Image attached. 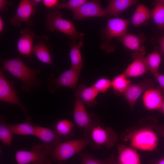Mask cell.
Here are the masks:
<instances>
[{
  "label": "cell",
  "mask_w": 164,
  "mask_h": 164,
  "mask_svg": "<svg viewBox=\"0 0 164 164\" xmlns=\"http://www.w3.org/2000/svg\"><path fill=\"white\" fill-rule=\"evenodd\" d=\"M90 145L89 139L86 137L62 142L51 152L50 157L53 163L62 164L85 148Z\"/></svg>",
  "instance_id": "cell-5"
},
{
  "label": "cell",
  "mask_w": 164,
  "mask_h": 164,
  "mask_svg": "<svg viewBox=\"0 0 164 164\" xmlns=\"http://www.w3.org/2000/svg\"><path fill=\"white\" fill-rule=\"evenodd\" d=\"M116 39L127 50L132 51V55H145V47L143 43L146 38L143 33L134 34L127 32Z\"/></svg>",
  "instance_id": "cell-12"
},
{
  "label": "cell",
  "mask_w": 164,
  "mask_h": 164,
  "mask_svg": "<svg viewBox=\"0 0 164 164\" xmlns=\"http://www.w3.org/2000/svg\"><path fill=\"white\" fill-rule=\"evenodd\" d=\"M139 124L140 125L152 129L164 138V125L159 123L156 118L148 116L141 119Z\"/></svg>",
  "instance_id": "cell-32"
},
{
  "label": "cell",
  "mask_w": 164,
  "mask_h": 164,
  "mask_svg": "<svg viewBox=\"0 0 164 164\" xmlns=\"http://www.w3.org/2000/svg\"><path fill=\"white\" fill-rule=\"evenodd\" d=\"M4 28V23L1 16H0V33H1Z\"/></svg>",
  "instance_id": "cell-39"
},
{
  "label": "cell",
  "mask_w": 164,
  "mask_h": 164,
  "mask_svg": "<svg viewBox=\"0 0 164 164\" xmlns=\"http://www.w3.org/2000/svg\"><path fill=\"white\" fill-rule=\"evenodd\" d=\"M92 86L99 93H104L111 87V81L107 78L101 77L97 79Z\"/></svg>",
  "instance_id": "cell-34"
},
{
  "label": "cell",
  "mask_w": 164,
  "mask_h": 164,
  "mask_svg": "<svg viewBox=\"0 0 164 164\" xmlns=\"http://www.w3.org/2000/svg\"><path fill=\"white\" fill-rule=\"evenodd\" d=\"M52 150L43 143H37L29 150L16 151L15 158L17 164H51L50 155Z\"/></svg>",
  "instance_id": "cell-6"
},
{
  "label": "cell",
  "mask_w": 164,
  "mask_h": 164,
  "mask_svg": "<svg viewBox=\"0 0 164 164\" xmlns=\"http://www.w3.org/2000/svg\"><path fill=\"white\" fill-rule=\"evenodd\" d=\"M154 164H164V157H162L158 161L155 162Z\"/></svg>",
  "instance_id": "cell-42"
},
{
  "label": "cell",
  "mask_w": 164,
  "mask_h": 164,
  "mask_svg": "<svg viewBox=\"0 0 164 164\" xmlns=\"http://www.w3.org/2000/svg\"><path fill=\"white\" fill-rule=\"evenodd\" d=\"M157 42L160 46V50L162 53L164 54V35L159 36Z\"/></svg>",
  "instance_id": "cell-38"
},
{
  "label": "cell",
  "mask_w": 164,
  "mask_h": 164,
  "mask_svg": "<svg viewBox=\"0 0 164 164\" xmlns=\"http://www.w3.org/2000/svg\"><path fill=\"white\" fill-rule=\"evenodd\" d=\"M87 0H69L59 3L53 10L67 9L71 11L75 9L85 3Z\"/></svg>",
  "instance_id": "cell-33"
},
{
  "label": "cell",
  "mask_w": 164,
  "mask_h": 164,
  "mask_svg": "<svg viewBox=\"0 0 164 164\" xmlns=\"http://www.w3.org/2000/svg\"><path fill=\"white\" fill-rule=\"evenodd\" d=\"M111 81V87L118 95L123 94L131 84L123 73L114 77Z\"/></svg>",
  "instance_id": "cell-29"
},
{
  "label": "cell",
  "mask_w": 164,
  "mask_h": 164,
  "mask_svg": "<svg viewBox=\"0 0 164 164\" xmlns=\"http://www.w3.org/2000/svg\"><path fill=\"white\" fill-rule=\"evenodd\" d=\"M46 29L50 32L57 30L67 35L73 41L83 40L84 34L78 32L73 23L65 19L58 10L51 9L45 16Z\"/></svg>",
  "instance_id": "cell-3"
},
{
  "label": "cell",
  "mask_w": 164,
  "mask_h": 164,
  "mask_svg": "<svg viewBox=\"0 0 164 164\" xmlns=\"http://www.w3.org/2000/svg\"><path fill=\"white\" fill-rule=\"evenodd\" d=\"M42 2L46 7L53 9L59 3V1L58 0H43Z\"/></svg>",
  "instance_id": "cell-35"
},
{
  "label": "cell",
  "mask_w": 164,
  "mask_h": 164,
  "mask_svg": "<svg viewBox=\"0 0 164 164\" xmlns=\"http://www.w3.org/2000/svg\"><path fill=\"white\" fill-rule=\"evenodd\" d=\"M117 159L113 164H142L137 150L124 145H118Z\"/></svg>",
  "instance_id": "cell-17"
},
{
  "label": "cell",
  "mask_w": 164,
  "mask_h": 164,
  "mask_svg": "<svg viewBox=\"0 0 164 164\" xmlns=\"http://www.w3.org/2000/svg\"><path fill=\"white\" fill-rule=\"evenodd\" d=\"M151 19V10L142 5H137L131 19V22L135 27H140L147 23Z\"/></svg>",
  "instance_id": "cell-21"
},
{
  "label": "cell",
  "mask_w": 164,
  "mask_h": 164,
  "mask_svg": "<svg viewBox=\"0 0 164 164\" xmlns=\"http://www.w3.org/2000/svg\"><path fill=\"white\" fill-rule=\"evenodd\" d=\"M153 5L151 19L159 29L164 31V0H155Z\"/></svg>",
  "instance_id": "cell-25"
},
{
  "label": "cell",
  "mask_w": 164,
  "mask_h": 164,
  "mask_svg": "<svg viewBox=\"0 0 164 164\" xmlns=\"http://www.w3.org/2000/svg\"><path fill=\"white\" fill-rule=\"evenodd\" d=\"M83 46V40L73 41L70 45L69 55L71 67L78 70H81L83 67L82 56L80 49Z\"/></svg>",
  "instance_id": "cell-23"
},
{
  "label": "cell",
  "mask_w": 164,
  "mask_h": 164,
  "mask_svg": "<svg viewBox=\"0 0 164 164\" xmlns=\"http://www.w3.org/2000/svg\"><path fill=\"white\" fill-rule=\"evenodd\" d=\"M99 93L92 86L88 87L81 84L76 90L75 94L84 104L91 108L96 104L95 99Z\"/></svg>",
  "instance_id": "cell-20"
},
{
  "label": "cell",
  "mask_w": 164,
  "mask_h": 164,
  "mask_svg": "<svg viewBox=\"0 0 164 164\" xmlns=\"http://www.w3.org/2000/svg\"><path fill=\"white\" fill-rule=\"evenodd\" d=\"M9 82L0 70V100L19 107L25 113L28 111L21 103L13 88V83Z\"/></svg>",
  "instance_id": "cell-13"
},
{
  "label": "cell",
  "mask_w": 164,
  "mask_h": 164,
  "mask_svg": "<svg viewBox=\"0 0 164 164\" xmlns=\"http://www.w3.org/2000/svg\"><path fill=\"white\" fill-rule=\"evenodd\" d=\"M84 136L87 137L93 149L105 146L108 149L112 148L118 142L116 132L111 128H104L100 124L96 125L89 130L84 132Z\"/></svg>",
  "instance_id": "cell-7"
},
{
  "label": "cell",
  "mask_w": 164,
  "mask_h": 164,
  "mask_svg": "<svg viewBox=\"0 0 164 164\" xmlns=\"http://www.w3.org/2000/svg\"><path fill=\"white\" fill-rule=\"evenodd\" d=\"M161 88L164 91V74L159 73L154 76Z\"/></svg>",
  "instance_id": "cell-37"
},
{
  "label": "cell",
  "mask_w": 164,
  "mask_h": 164,
  "mask_svg": "<svg viewBox=\"0 0 164 164\" xmlns=\"http://www.w3.org/2000/svg\"><path fill=\"white\" fill-rule=\"evenodd\" d=\"M155 84L151 79L146 78L137 83L131 84L123 95L132 109L140 96L147 89L154 88Z\"/></svg>",
  "instance_id": "cell-14"
},
{
  "label": "cell",
  "mask_w": 164,
  "mask_h": 164,
  "mask_svg": "<svg viewBox=\"0 0 164 164\" xmlns=\"http://www.w3.org/2000/svg\"><path fill=\"white\" fill-rule=\"evenodd\" d=\"M79 154L81 158L80 164H113L116 160L114 154L111 155L109 158L100 160L88 152H81Z\"/></svg>",
  "instance_id": "cell-31"
},
{
  "label": "cell",
  "mask_w": 164,
  "mask_h": 164,
  "mask_svg": "<svg viewBox=\"0 0 164 164\" xmlns=\"http://www.w3.org/2000/svg\"><path fill=\"white\" fill-rule=\"evenodd\" d=\"M138 2L137 0H110L104 9L105 16L118 17L123 12Z\"/></svg>",
  "instance_id": "cell-19"
},
{
  "label": "cell",
  "mask_w": 164,
  "mask_h": 164,
  "mask_svg": "<svg viewBox=\"0 0 164 164\" xmlns=\"http://www.w3.org/2000/svg\"><path fill=\"white\" fill-rule=\"evenodd\" d=\"M121 138L124 142H128L131 147L145 151L156 150L159 142L158 134L154 130L141 125L128 129L121 135Z\"/></svg>",
  "instance_id": "cell-1"
},
{
  "label": "cell",
  "mask_w": 164,
  "mask_h": 164,
  "mask_svg": "<svg viewBox=\"0 0 164 164\" xmlns=\"http://www.w3.org/2000/svg\"><path fill=\"white\" fill-rule=\"evenodd\" d=\"M81 70L71 67L57 78L54 77L52 74L50 75L46 81L50 91L54 92L56 91V89L61 87L75 89Z\"/></svg>",
  "instance_id": "cell-8"
},
{
  "label": "cell",
  "mask_w": 164,
  "mask_h": 164,
  "mask_svg": "<svg viewBox=\"0 0 164 164\" xmlns=\"http://www.w3.org/2000/svg\"><path fill=\"white\" fill-rule=\"evenodd\" d=\"M32 52L40 61L46 64L53 65L49 48L43 41L39 40L34 45Z\"/></svg>",
  "instance_id": "cell-27"
},
{
  "label": "cell",
  "mask_w": 164,
  "mask_h": 164,
  "mask_svg": "<svg viewBox=\"0 0 164 164\" xmlns=\"http://www.w3.org/2000/svg\"><path fill=\"white\" fill-rule=\"evenodd\" d=\"M84 105L78 97H76L73 111V120L77 126L83 129L84 132L100 124L97 116L93 113L88 114L87 112Z\"/></svg>",
  "instance_id": "cell-9"
},
{
  "label": "cell",
  "mask_w": 164,
  "mask_h": 164,
  "mask_svg": "<svg viewBox=\"0 0 164 164\" xmlns=\"http://www.w3.org/2000/svg\"><path fill=\"white\" fill-rule=\"evenodd\" d=\"M36 12L31 0H21L15 14L10 19V23L13 26L20 27L21 23L25 22L28 26H32L33 22L30 19L31 17Z\"/></svg>",
  "instance_id": "cell-11"
},
{
  "label": "cell",
  "mask_w": 164,
  "mask_h": 164,
  "mask_svg": "<svg viewBox=\"0 0 164 164\" xmlns=\"http://www.w3.org/2000/svg\"><path fill=\"white\" fill-rule=\"evenodd\" d=\"M133 60L123 72L127 77H139L146 73L148 70L144 57L136 58Z\"/></svg>",
  "instance_id": "cell-22"
},
{
  "label": "cell",
  "mask_w": 164,
  "mask_h": 164,
  "mask_svg": "<svg viewBox=\"0 0 164 164\" xmlns=\"http://www.w3.org/2000/svg\"><path fill=\"white\" fill-rule=\"evenodd\" d=\"M129 23L128 20L119 17L109 18L106 26L101 29L100 38L102 41L100 47L107 53L113 52L115 47L111 44L112 39L126 33Z\"/></svg>",
  "instance_id": "cell-4"
},
{
  "label": "cell",
  "mask_w": 164,
  "mask_h": 164,
  "mask_svg": "<svg viewBox=\"0 0 164 164\" xmlns=\"http://www.w3.org/2000/svg\"><path fill=\"white\" fill-rule=\"evenodd\" d=\"M42 0H31L32 5L34 8L36 9V5L42 2Z\"/></svg>",
  "instance_id": "cell-40"
},
{
  "label": "cell",
  "mask_w": 164,
  "mask_h": 164,
  "mask_svg": "<svg viewBox=\"0 0 164 164\" xmlns=\"http://www.w3.org/2000/svg\"><path fill=\"white\" fill-rule=\"evenodd\" d=\"M74 125L72 122L64 119L58 121L53 126V128L63 140H67L73 136Z\"/></svg>",
  "instance_id": "cell-26"
},
{
  "label": "cell",
  "mask_w": 164,
  "mask_h": 164,
  "mask_svg": "<svg viewBox=\"0 0 164 164\" xmlns=\"http://www.w3.org/2000/svg\"><path fill=\"white\" fill-rule=\"evenodd\" d=\"M72 19L81 21L85 19L105 16L101 1L98 0H87L78 8L72 11Z\"/></svg>",
  "instance_id": "cell-10"
},
{
  "label": "cell",
  "mask_w": 164,
  "mask_h": 164,
  "mask_svg": "<svg viewBox=\"0 0 164 164\" xmlns=\"http://www.w3.org/2000/svg\"><path fill=\"white\" fill-rule=\"evenodd\" d=\"M163 98L159 90L152 88L147 89L144 92L142 101L144 106L147 110H159Z\"/></svg>",
  "instance_id": "cell-18"
},
{
  "label": "cell",
  "mask_w": 164,
  "mask_h": 164,
  "mask_svg": "<svg viewBox=\"0 0 164 164\" xmlns=\"http://www.w3.org/2000/svg\"><path fill=\"white\" fill-rule=\"evenodd\" d=\"M32 118L28 116L22 123L15 124H8L9 127L14 135H32L34 136L35 126L33 125Z\"/></svg>",
  "instance_id": "cell-24"
},
{
  "label": "cell",
  "mask_w": 164,
  "mask_h": 164,
  "mask_svg": "<svg viewBox=\"0 0 164 164\" xmlns=\"http://www.w3.org/2000/svg\"><path fill=\"white\" fill-rule=\"evenodd\" d=\"M34 136L52 149L63 140L53 128L51 129L38 125H35Z\"/></svg>",
  "instance_id": "cell-16"
},
{
  "label": "cell",
  "mask_w": 164,
  "mask_h": 164,
  "mask_svg": "<svg viewBox=\"0 0 164 164\" xmlns=\"http://www.w3.org/2000/svg\"><path fill=\"white\" fill-rule=\"evenodd\" d=\"M20 36L17 44V49L21 55H24L30 60L34 46V40L37 37L34 32L29 28H24L20 31Z\"/></svg>",
  "instance_id": "cell-15"
},
{
  "label": "cell",
  "mask_w": 164,
  "mask_h": 164,
  "mask_svg": "<svg viewBox=\"0 0 164 164\" xmlns=\"http://www.w3.org/2000/svg\"><path fill=\"white\" fill-rule=\"evenodd\" d=\"M12 1L7 0H0V11L5 12L7 11L8 7L11 4Z\"/></svg>",
  "instance_id": "cell-36"
},
{
  "label": "cell",
  "mask_w": 164,
  "mask_h": 164,
  "mask_svg": "<svg viewBox=\"0 0 164 164\" xmlns=\"http://www.w3.org/2000/svg\"><path fill=\"white\" fill-rule=\"evenodd\" d=\"M159 110L164 115V98H163L161 106Z\"/></svg>",
  "instance_id": "cell-41"
},
{
  "label": "cell",
  "mask_w": 164,
  "mask_h": 164,
  "mask_svg": "<svg viewBox=\"0 0 164 164\" xmlns=\"http://www.w3.org/2000/svg\"><path fill=\"white\" fill-rule=\"evenodd\" d=\"M6 119L2 115L0 117V140L5 145L12 146L13 134L11 131Z\"/></svg>",
  "instance_id": "cell-30"
},
{
  "label": "cell",
  "mask_w": 164,
  "mask_h": 164,
  "mask_svg": "<svg viewBox=\"0 0 164 164\" xmlns=\"http://www.w3.org/2000/svg\"><path fill=\"white\" fill-rule=\"evenodd\" d=\"M3 69L21 80L23 83L22 89L29 91L33 87L40 84L36 76L40 71L39 68L32 69L27 66L21 58L17 57L1 60Z\"/></svg>",
  "instance_id": "cell-2"
},
{
  "label": "cell",
  "mask_w": 164,
  "mask_h": 164,
  "mask_svg": "<svg viewBox=\"0 0 164 164\" xmlns=\"http://www.w3.org/2000/svg\"><path fill=\"white\" fill-rule=\"evenodd\" d=\"M162 53L159 49L155 50L145 57L148 70L154 76L159 73V68L162 61Z\"/></svg>",
  "instance_id": "cell-28"
}]
</instances>
